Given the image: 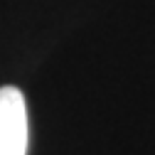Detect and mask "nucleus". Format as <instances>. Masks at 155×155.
Returning a JSON list of instances; mask_svg holds the SVG:
<instances>
[{
	"instance_id": "obj_1",
	"label": "nucleus",
	"mask_w": 155,
	"mask_h": 155,
	"mask_svg": "<svg viewBox=\"0 0 155 155\" xmlns=\"http://www.w3.org/2000/svg\"><path fill=\"white\" fill-rule=\"evenodd\" d=\"M27 153V108L22 91L15 86L0 89V155Z\"/></svg>"
}]
</instances>
